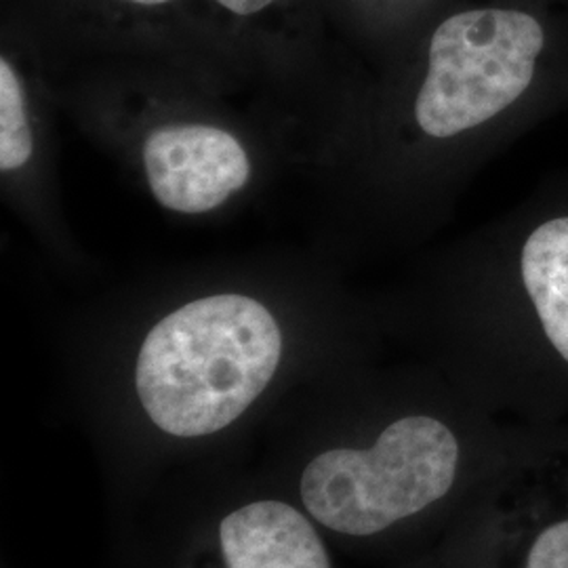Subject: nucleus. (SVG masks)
Returning a JSON list of instances; mask_svg holds the SVG:
<instances>
[{"instance_id": "obj_1", "label": "nucleus", "mask_w": 568, "mask_h": 568, "mask_svg": "<svg viewBox=\"0 0 568 568\" xmlns=\"http://www.w3.org/2000/svg\"><path fill=\"white\" fill-rule=\"evenodd\" d=\"M283 333L246 295H211L164 316L143 339L135 389L166 436L194 440L239 422L274 379Z\"/></svg>"}, {"instance_id": "obj_2", "label": "nucleus", "mask_w": 568, "mask_h": 568, "mask_svg": "<svg viewBox=\"0 0 568 568\" xmlns=\"http://www.w3.org/2000/svg\"><path fill=\"white\" fill-rule=\"evenodd\" d=\"M462 447L450 427L408 415L368 447L314 455L300 476V499L318 527L373 537L422 514L455 485Z\"/></svg>"}, {"instance_id": "obj_3", "label": "nucleus", "mask_w": 568, "mask_h": 568, "mask_svg": "<svg viewBox=\"0 0 568 568\" xmlns=\"http://www.w3.org/2000/svg\"><path fill=\"white\" fill-rule=\"evenodd\" d=\"M544 47L546 30L527 11L483 7L450 16L429 42L415 103L419 126L453 138L490 121L527 91Z\"/></svg>"}, {"instance_id": "obj_4", "label": "nucleus", "mask_w": 568, "mask_h": 568, "mask_svg": "<svg viewBox=\"0 0 568 568\" xmlns=\"http://www.w3.org/2000/svg\"><path fill=\"white\" fill-rule=\"evenodd\" d=\"M143 166L154 199L178 213L217 209L251 175L239 140L206 124L156 129L143 143Z\"/></svg>"}, {"instance_id": "obj_5", "label": "nucleus", "mask_w": 568, "mask_h": 568, "mask_svg": "<svg viewBox=\"0 0 568 568\" xmlns=\"http://www.w3.org/2000/svg\"><path fill=\"white\" fill-rule=\"evenodd\" d=\"M224 568H333L316 520L281 499H255L217 527Z\"/></svg>"}, {"instance_id": "obj_6", "label": "nucleus", "mask_w": 568, "mask_h": 568, "mask_svg": "<svg viewBox=\"0 0 568 568\" xmlns=\"http://www.w3.org/2000/svg\"><path fill=\"white\" fill-rule=\"evenodd\" d=\"M523 281L549 344L568 363V217L539 225L528 236Z\"/></svg>"}, {"instance_id": "obj_7", "label": "nucleus", "mask_w": 568, "mask_h": 568, "mask_svg": "<svg viewBox=\"0 0 568 568\" xmlns=\"http://www.w3.org/2000/svg\"><path fill=\"white\" fill-rule=\"evenodd\" d=\"M34 150L26 121V103L20 79L11 63L0 61V169L13 171L30 161Z\"/></svg>"}, {"instance_id": "obj_8", "label": "nucleus", "mask_w": 568, "mask_h": 568, "mask_svg": "<svg viewBox=\"0 0 568 568\" xmlns=\"http://www.w3.org/2000/svg\"><path fill=\"white\" fill-rule=\"evenodd\" d=\"M525 568H568V520L539 532L528 549Z\"/></svg>"}, {"instance_id": "obj_9", "label": "nucleus", "mask_w": 568, "mask_h": 568, "mask_svg": "<svg viewBox=\"0 0 568 568\" xmlns=\"http://www.w3.org/2000/svg\"><path fill=\"white\" fill-rule=\"evenodd\" d=\"M217 2L236 16H253L265 7H270L274 0H217Z\"/></svg>"}, {"instance_id": "obj_10", "label": "nucleus", "mask_w": 568, "mask_h": 568, "mask_svg": "<svg viewBox=\"0 0 568 568\" xmlns=\"http://www.w3.org/2000/svg\"><path fill=\"white\" fill-rule=\"evenodd\" d=\"M129 2L145 4V7H156V4H164V2H171V0H129Z\"/></svg>"}]
</instances>
